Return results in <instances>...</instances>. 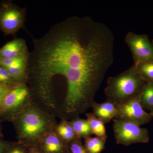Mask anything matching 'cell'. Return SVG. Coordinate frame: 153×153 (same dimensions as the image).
<instances>
[{"instance_id": "484cf974", "label": "cell", "mask_w": 153, "mask_h": 153, "mask_svg": "<svg viewBox=\"0 0 153 153\" xmlns=\"http://www.w3.org/2000/svg\"><path fill=\"white\" fill-rule=\"evenodd\" d=\"M33 153H40L38 152H33Z\"/></svg>"}, {"instance_id": "cb8c5ba5", "label": "cell", "mask_w": 153, "mask_h": 153, "mask_svg": "<svg viewBox=\"0 0 153 153\" xmlns=\"http://www.w3.org/2000/svg\"><path fill=\"white\" fill-rule=\"evenodd\" d=\"M149 113L153 117V108L150 110V111Z\"/></svg>"}, {"instance_id": "44dd1931", "label": "cell", "mask_w": 153, "mask_h": 153, "mask_svg": "<svg viewBox=\"0 0 153 153\" xmlns=\"http://www.w3.org/2000/svg\"><path fill=\"white\" fill-rule=\"evenodd\" d=\"M13 87L0 84V105H1L6 96L10 92Z\"/></svg>"}, {"instance_id": "4fadbf2b", "label": "cell", "mask_w": 153, "mask_h": 153, "mask_svg": "<svg viewBox=\"0 0 153 153\" xmlns=\"http://www.w3.org/2000/svg\"><path fill=\"white\" fill-rule=\"evenodd\" d=\"M43 147L46 153H60L63 150L62 142L54 134H50L45 138Z\"/></svg>"}, {"instance_id": "9a60e30c", "label": "cell", "mask_w": 153, "mask_h": 153, "mask_svg": "<svg viewBox=\"0 0 153 153\" xmlns=\"http://www.w3.org/2000/svg\"><path fill=\"white\" fill-rule=\"evenodd\" d=\"M136 71L146 82H153V61H148L134 64Z\"/></svg>"}, {"instance_id": "7a4b0ae2", "label": "cell", "mask_w": 153, "mask_h": 153, "mask_svg": "<svg viewBox=\"0 0 153 153\" xmlns=\"http://www.w3.org/2000/svg\"><path fill=\"white\" fill-rule=\"evenodd\" d=\"M146 81L136 71L134 66L107 80L105 89L107 100L120 105L139 94Z\"/></svg>"}, {"instance_id": "6da1fadb", "label": "cell", "mask_w": 153, "mask_h": 153, "mask_svg": "<svg viewBox=\"0 0 153 153\" xmlns=\"http://www.w3.org/2000/svg\"><path fill=\"white\" fill-rule=\"evenodd\" d=\"M114 39L104 24L90 17H70L34 40L27 70L47 82L67 72L105 76L113 63Z\"/></svg>"}, {"instance_id": "2e32d148", "label": "cell", "mask_w": 153, "mask_h": 153, "mask_svg": "<svg viewBox=\"0 0 153 153\" xmlns=\"http://www.w3.org/2000/svg\"><path fill=\"white\" fill-rule=\"evenodd\" d=\"M106 140L99 137L85 138V149L87 153H100L104 149Z\"/></svg>"}, {"instance_id": "ffe728a7", "label": "cell", "mask_w": 153, "mask_h": 153, "mask_svg": "<svg viewBox=\"0 0 153 153\" xmlns=\"http://www.w3.org/2000/svg\"><path fill=\"white\" fill-rule=\"evenodd\" d=\"M70 149L72 153H87L85 148L78 140H76L71 143Z\"/></svg>"}, {"instance_id": "3957f363", "label": "cell", "mask_w": 153, "mask_h": 153, "mask_svg": "<svg viewBox=\"0 0 153 153\" xmlns=\"http://www.w3.org/2000/svg\"><path fill=\"white\" fill-rule=\"evenodd\" d=\"M114 133L117 144L128 146L137 143H146L149 140L147 130L131 123L114 119Z\"/></svg>"}, {"instance_id": "7402d4cb", "label": "cell", "mask_w": 153, "mask_h": 153, "mask_svg": "<svg viewBox=\"0 0 153 153\" xmlns=\"http://www.w3.org/2000/svg\"><path fill=\"white\" fill-rule=\"evenodd\" d=\"M9 153H25V152L21 148H16L12 149Z\"/></svg>"}, {"instance_id": "e0dca14e", "label": "cell", "mask_w": 153, "mask_h": 153, "mask_svg": "<svg viewBox=\"0 0 153 153\" xmlns=\"http://www.w3.org/2000/svg\"><path fill=\"white\" fill-rule=\"evenodd\" d=\"M27 63L28 59L9 68H6L15 82H19L25 77V74L27 73Z\"/></svg>"}, {"instance_id": "277c9868", "label": "cell", "mask_w": 153, "mask_h": 153, "mask_svg": "<svg viewBox=\"0 0 153 153\" xmlns=\"http://www.w3.org/2000/svg\"><path fill=\"white\" fill-rule=\"evenodd\" d=\"M139 94L122 104L118 105V113L115 119L139 126L151 121L153 117L143 108Z\"/></svg>"}, {"instance_id": "603a6c76", "label": "cell", "mask_w": 153, "mask_h": 153, "mask_svg": "<svg viewBox=\"0 0 153 153\" xmlns=\"http://www.w3.org/2000/svg\"><path fill=\"white\" fill-rule=\"evenodd\" d=\"M5 150V146L3 143L0 142V153H4Z\"/></svg>"}, {"instance_id": "d4e9b609", "label": "cell", "mask_w": 153, "mask_h": 153, "mask_svg": "<svg viewBox=\"0 0 153 153\" xmlns=\"http://www.w3.org/2000/svg\"><path fill=\"white\" fill-rule=\"evenodd\" d=\"M151 42H152V45L153 46V40H152V41H151Z\"/></svg>"}, {"instance_id": "8fae6325", "label": "cell", "mask_w": 153, "mask_h": 153, "mask_svg": "<svg viewBox=\"0 0 153 153\" xmlns=\"http://www.w3.org/2000/svg\"><path fill=\"white\" fill-rule=\"evenodd\" d=\"M86 116L92 134H95L96 137L106 140L107 136L104 123L95 117L93 113L86 114Z\"/></svg>"}, {"instance_id": "d6986e66", "label": "cell", "mask_w": 153, "mask_h": 153, "mask_svg": "<svg viewBox=\"0 0 153 153\" xmlns=\"http://www.w3.org/2000/svg\"><path fill=\"white\" fill-rule=\"evenodd\" d=\"M15 83L7 69L0 65V84L13 87Z\"/></svg>"}, {"instance_id": "8992f818", "label": "cell", "mask_w": 153, "mask_h": 153, "mask_svg": "<svg viewBox=\"0 0 153 153\" xmlns=\"http://www.w3.org/2000/svg\"><path fill=\"white\" fill-rule=\"evenodd\" d=\"M25 19V11L16 6L5 4L0 8V29L6 35L17 32L23 26Z\"/></svg>"}, {"instance_id": "7c38bea8", "label": "cell", "mask_w": 153, "mask_h": 153, "mask_svg": "<svg viewBox=\"0 0 153 153\" xmlns=\"http://www.w3.org/2000/svg\"><path fill=\"white\" fill-rule=\"evenodd\" d=\"M139 95L143 108L150 111L153 108V82H146Z\"/></svg>"}, {"instance_id": "5b68a950", "label": "cell", "mask_w": 153, "mask_h": 153, "mask_svg": "<svg viewBox=\"0 0 153 153\" xmlns=\"http://www.w3.org/2000/svg\"><path fill=\"white\" fill-rule=\"evenodd\" d=\"M125 41L131 51L134 64L153 61V46L147 35L129 32L126 35Z\"/></svg>"}, {"instance_id": "9c48e42d", "label": "cell", "mask_w": 153, "mask_h": 153, "mask_svg": "<svg viewBox=\"0 0 153 153\" xmlns=\"http://www.w3.org/2000/svg\"><path fill=\"white\" fill-rule=\"evenodd\" d=\"M91 108L94 115L104 124L108 123L115 118L118 113L117 105L107 100L100 103L95 102Z\"/></svg>"}, {"instance_id": "ac0fdd59", "label": "cell", "mask_w": 153, "mask_h": 153, "mask_svg": "<svg viewBox=\"0 0 153 153\" xmlns=\"http://www.w3.org/2000/svg\"><path fill=\"white\" fill-rule=\"evenodd\" d=\"M57 131L60 137L66 141H73L78 138L69 123L65 121L58 126Z\"/></svg>"}, {"instance_id": "5bb4252c", "label": "cell", "mask_w": 153, "mask_h": 153, "mask_svg": "<svg viewBox=\"0 0 153 153\" xmlns=\"http://www.w3.org/2000/svg\"><path fill=\"white\" fill-rule=\"evenodd\" d=\"M78 137H88L92 134L90 126L87 120L77 119L69 123Z\"/></svg>"}, {"instance_id": "ba28073f", "label": "cell", "mask_w": 153, "mask_h": 153, "mask_svg": "<svg viewBox=\"0 0 153 153\" xmlns=\"http://www.w3.org/2000/svg\"><path fill=\"white\" fill-rule=\"evenodd\" d=\"M29 94V90L25 84L15 85L4 99L1 104L3 109L7 111L17 108L25 102Z\"/></svg>"}, {"instance_id": "52a82bcc", "label": "cell", "mask_w": 153, "mask_h": 153, "mask_svg": "<svg viewBox=\"0 0 153 153\" xmlns=\"http://www.w3.org/2000/svg\"><path fill=\"white\" fill-rule=\"evenodd\" d=\"M46 120L38 111L30 110L21 116L20 133L25 138L34 139L44 132L46 128Z\"/></svg>"}, {"instance_id": "30bf717a", "label": "cell", "mask_w": 153, "mask_h": 153, "mask_svg": "<svg viewBox=\"0 0 153 153\" xmlns=\"http://www.w3.org/2000/svg\"><path fill=\"white\" fill-rule=\"evenodd\" d=\"M27 52V49L25 40L18 38L8 42L0 49V58H17Z\"/></svg>"}]
</instances>
